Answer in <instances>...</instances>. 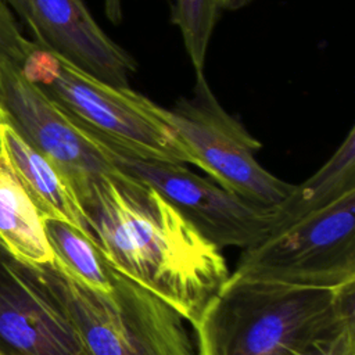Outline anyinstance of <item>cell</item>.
<instances>
[{"instance_id":"21","label":"cell","mask_w":355,"mask_h":355,"mask_svg":"<svg viewBox=\"0 0 355 355\" xmlns=\"http://www.w3.org/2000/svg\"><path fill=\"white\" fill-rule=\"evenodd\" d=\"M0 351H1V349H0Z\"/></svg>"},{"instance_id":"10","label":"cell","mask_w":355,"mask_h":355,"mask_svg":"<svg viewBox=\"0 0 355 355\" xmlns=\"http://www.w3.org/2000/svg\"><path fill=\"white\" fill-rule=\"evenodd\" d=\"M0 283V338L11 355H89L68 313L35 269H7Z\"/></svg>"},{"instance_id":"18","label":"cell","mask_w":355,"mask_h":355,"mask_svg":"<svg viewBox=\"0 0 355 355\" xmlns=\"http://www.w3.org/2000/svg\"><path fill=\"white\" fill-rule=\"evenodd\" d=\"M104 11L110 21L119 22L122 18V0H104Z\"/></svg>"},{"instance_id":"4","label":"cell","mask_w":355,"mask_h":355,"mask_svg":"<svg viewBox=\"0 0 355 355\" xmlns=\"http://www.w3.org/2000/svg\"><path fill=\"white\" fill-rule=\"evenodd\" d=\"M35 270L68 313L89 355H196L186 320L115 269L107 294L85 287L55 263Z\"/></svg>"},{"instance_id":"14","label":"cell","mask_w":355,"mask_h":355,"mask_svg":"<svg viewBox=\"0 0 355 355\" xmlns=\"http://www.w3.org/2000/svg\"><path fill=\"white\" fill-rule=\"evenodd\" d=\"M222 0H175L172 21L179 28L196 75L204 73L207 50Z\"/></svg>"},{"instance_id":"17","label":"cell","mask_w":355,"mask_h":355,"mask_svg":"<svg viewBox=\"0 0 355 355\" xmlns=\"http://www.w3.org/2000/svg\"><path fill=\"white\" fill-rule=\"evenodd\" d=\"M6 4L14 10L18 18L28 26L29 25V4L28 0H4Z\"/></svg>"},{"instance_id":"15","label":"cell","mask_w":355,"mask_h":355,"mask_svg":"<svg viewBox=\"0 0 355 355\" xmlns=\"http://www.w3.org/2000/svg\"><path fill=\"white\" fill-rule=\"evenodd\" d=\"M31 46L32 40L22 35L10 7L4 0H0V61L11 62L19 68Z\"/></svg>"},{"instance_id":"9","label":"cell","mask_w":355,"mask_h":355,"mask_svg":"<svg viewBox=\"0 0 355 355\" xmlns=\"http://www.w3.org/2000/svg\"><path fill=\"white\" fill-rule=\"evenodd\" d=\"M33 42L89 75L129 87L133 58L96 22L83 0H28Z\"/></svg>"},{"instance_id":"19","label":"cell","mask_w":355,"mask_h":355,"mask_svg":"<svg viewBox=\"0 0 355 355\" xmlns=\"http://www.w3.org/2000/svg\"><path fill=\"white\" fill-rule=\"evenodd\" d=\"M252 0H222V8L225 10H239L250 4Z\"/></svg>"},{"instance_id":"12","label":"cell","mask_w":355,"mask_h":355,"mask_svg":"<svg viewBox=\"0 0 355 355\" xmlns=\"http://www.w3.org/2000/svg\"><path fill=\"white\" fill-rule=\"evenodd\" d=\"M0 244L22 266L39 269L54 262L44 218L0 154Z\"/></svg>"},{"instance_id":"5","label":"cell","mask_w":355,"mask_h":355,"mask_svg":"<svg viewBox=\"0 0 355 355\" xmlns=\"http://www.w3.org/2000/svg\"><path fill=\"white\" fill-rule=\"evenodd\" d=\"M273 211L269 230L241 250L234 275L306 288L355 287V190L312 209Z\"/></svg>"},{"instance_id":"16","label":"cell","mask_w":355,"mask_h":355,"mask_svg":"<svg viewBox=\"0 0 355 355\" xmlns=\"http://www.w3.org/2000/svg\"><path fill=\"white\" fill-rule=\"evenodd\" d=\"M294 355H355V319L318 338Z\"/></svg>"},{"instance_id":"2","label":"cell","mask_w":355,"mask_h":355,"mask_svg":"<svg viewBox=\"0 0 355 355\" xmlns=\"http://www.w3.org/2000/svg\"><path fill=\"white\" fill-rule=\"evenodd\" d=\"M355 287L322 290L230 273L193 324L198 355H294L355 319Z\"/></svg>"},{"instance_id":"6","label":"cell","mask_w":355,"mask_h":355,"mask_svg":"<svg viewBox=\"0 0 355 355\" xmlns=\"http://www.w3.org/2000/svg\"><path fill=\"white\" fill-rule=\"evenodd\" d=\"M155 111L187 147L196 166L227 191L275 208L294 189L258 162L262 144L220 105L204 73L196 75L190 97H182L172 108L155 104Z\"/></svg>"},{"instance_id":"20","label":"cell","mask_w":355,"mask_h":355,"mask_svg":"<svg viewBox=\"0 0 355 355\" xmlns=\"http://www.w3.org/2000/svg\"><path fill=\"white\" fill-rule=\"evenodd\" d=\"M0 355H6V354H4V352H0Z\"/></svg>"},{"instance_id":"8","label":"cell","mask_w":355,"mask_h":355,"mask_svg":"<svg viewBox=\"0 0 355 355\" xmlns=\"http://www.w3.org/2000/svg\"><path fill=\"white\" fill-rule=\"evenodd\" d=\"M103 140L112 164L119 171L155 189L220 250L225 247L244 250L269 230L273 208L255 205L214 180L189 171L183 164L143 159L128 154L104 137Z\"/></svg>"},{"instance_id":"13","label":"cell","mask_w":355,"mask_h":355,"mask_svg":"<svg viewBox=\"0 0 355 355\" xmlns=\"http://www.w3.org/2000/svg\"><path fill=\"white\" fill-rule=\"evenodd\" d=\"M44 229L54 254L53 263L85 287L111 293V266L90 237L57 219H44Z\"/></svg>"},{"instance_id":"1","label":"cell","mask_w":355,"mask_h":355,"mask_svg":"<svg viewBox=\"0 0 355 355\" xmlns=\"http://www.w3.org/2000/svg\"><path fill=\"white\" fill-rule=\"evenodd\" d=\"M80 207L108 265L191 324L230 276L219 247L155 189L122 171L97 180Z\"/></svg>"},{"instance_id":"11","label":"cell","mask_w":355,"mask_h":355,"mask_svg":"<svg viewBox=\"0 0 355 355\" xmlns=\"http://www.w3.org/2000/svg\"><path fill=\"white\" fill-rule=\"evenodd\" d=\"M0 154L8 161L44 219L67 222L92 239L69 182L46 155L3 119H0Z\"/></svg>"},{"instance_id":"7","label":"cell","mask_w":355,"mask_h":355,"mask_svg":"<svg viewBox=\"0 0 355 355\" xmlns=\"http://www.w3.org/2000/svg\"><path fill=\"white\" fill-rule=\"evenodd\" d=\"M0 119L61 171L79 204L97 180L121 172L103 137L65 112L7 61H0Z\"/></svg>"},{"instance_id":"3","label":"cell","mask_w":355,"mask_h":355,"mask_svg":"<svg viewBox=\"0 0 355 355\" xmlns=\"http://www.w3.org/2000/svg\"><path fill=\"white\" fill-rule=\"evenodd\" d=\"M22 75L65 112L121 150L143 159H196L158 116L155 103L130 87L108 85L32 40Z\"/></svg>"}]
</instances>
